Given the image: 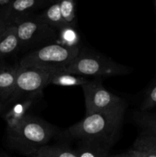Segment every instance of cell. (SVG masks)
Segmentation results:
<instances>
[{
	"label": "cell",
	"mask_w": 156,
	"mask_h": 157,
	"mask_svg": "<svg viewBox=\"0 0 156 157\" xmlns=\"http://www.w3.org/2000/svg\"><path fill=\"white\" fill-rule=\"evenodd\" d=\"M20 52L16 26L10 24L0 37V61Z\"/></svg>",
	"instance_id": "7c38bea8"
},
{
	"label": "cell",
	"mask_w": 156,
	"mask_h": 157,
	"mask_svg": "<svg viewBox=\"0 0 156 157\" xmlns=\"http://www.w3.org/2000/svg\"><path fill=\"white\" fill-rule=\"evenodd\" d=\"M134 121L143 130L156 133V110L139 111L134 113Z\"/></svg>",
	"instance_id": "ac0fdd59"
},
{
	"label": "cell",
	"mask_w": 156,
	"mask_h": 157,
	"mask_svg": "<svg viewBox=\"0 0 156 157\" xmlns=\"http://www.w3.org/2000/svg\"><path fill=\"white\" fill-rule=\"evenodd\" d=\"M39 15L47 25H49L50 27L57 31L60 30L65 25H67L64 22L62 16H61L59 2L50 5L42 13L39 14Z\"/></svg>",
	"instance_id": "9a60e30c"
},
{
	"label": "cell",
	"mask_w": 156,
	"mask_h": 157,
	"mask_svg": "<svg viewBox=\"0 0 156 157\" xmlns=\"http://www.w3.org/2000/svg\"><path fill=\"white\" fill-rule=\"evenodd\" d=\"M18 64L0 63V99L9 103L15 90Z\"/></svg>",
	"instance_id": "30bf717a"
},
{
	"label": "cell",
	"mask_w": 156,
	"mask_h": 157,
	"mask_svg": "<svg viewBox=\"0 0 156 157\" xmlns=\"http://www.w3.org/2000/svg\"><path fill=\"white\" fill-rule=\"evenodd\" d=\"M154 4H155V9H156V2H155V3H154ZM156 31V30H155Z\"/></svg>",
	"instance_id": "484cf974"
},
{
	"label": "cell",
	"mask_w": 156,
	"mask_h": 157,
	"mask_svg": "<svg viewBox=\"0 0 156 157\" xmlns=\"http://www.w3.org/2000/svg\"><path fill=\"white\" fill-rule=\"evenodd\" d=\"M27 157H76L73 150L61 145H44L19 152Z\"/></svg>",
	"instance_id": "8fae6325"
},
{
	"label": "cell",
	"mask_w": 156,
	"mask_h": 157,
	"mask_svg": "<svg viewBox=\"0 0 156 157\" xmlns=\"http://www.w3.org/2000/svg\"><path fill=\"white\" fill-rule=\"evenodd\" d=\"M9 106L10 105H9V103L0 99V116H4V114L9 109Z\"/></svg>",
	"instance_id": "603a6c76"
},
{
	"label": "cell",
	"mask_w": 156,
	"mask_h": 157,
	"mask_svg": "<svg viewBox=\"0 0 156 157\" xmlns=\"http://www.w3.org/2000/svg\"><path fill=\"white\" fill-rule=\"evenodd\" d=\"M111 147L109 144L80 141V144L73 151L76 157H109Z\"/></svg>",
	"instance_id": "4fadbf2b"
},
{
	"label": "cell",
	"mask_w": 156,
	"mask_h": 157,
	"mask_svg": "<svg viewBox=\"0 0 156 157\" xmlns=\"http://www.w3.org/2000/svg\"><path fill=\"white\" fill-rule=\"evenodd\" d=\"M10 24H9V23L7 22V21L5 19L2 14L0 12V37L2 35V34L4 33V32L6 31V29H7V27Z\"/></svg>",
	"instance_id": "7402d4cb"
},
{
	"label": "cell",
	"mask_w": 156,
	"mask_h": 157,
	"mask_svg": "<svg viewBox=\"0 0 156 157\" xmlns=\"http://www.w3.org/2000/svg\"><path fill=\"white\" fill-rule=\"evenodd\" d=\"M14 25L16 26L21 52L28 53L55 43L58 38V31L47 25L40 15L34 14Z\"/></svg>",
	"instance_id": "277c9868"
},
{
	"label": "cell",
	"mask_w": 156,
	"mask_h": 157,
	"mask_svg": "<svg viewBox=\"0 0 156 157\" xmlns=\"http://www.w3.org/2000/svg\"><path fill=\"white\" fill-rule=\"evenodd\" d=\"M89 81L85 77L57 71L50 77V84L61 87H83Z\"/></svg>",
	"instance_id": "5bb4252c"
},
{
	"label": "cell",
	"mask_w": 156,
	"mask_h": 157,
	"mask_svg": "<svg viewBox=\"0 0 156 157\" xmlns=\"http://www.w3.org/2000/svg\"><path fill=\"white\" fill-rule=\"evenodd\" d=\"M55 130L50 124L31 115L13 131L7 133V144L18 152L25 149L47 145L54 136Z\"/></svg>",
	"instance_id": "7a4b0ae2"
},
{
	"label": "cell",
	"mask_w": 156,
	"mask_h": 157,
	"mask_svg": "<svg viewBox=\"0 0 156 157\" xmlns=\"http://www.w3.org/2000/svg\"><path fill=\"white\" fill-rule=\"evenodd\" d=\"M61 16L66 25L76 27V18L75 14V2L73 0H63L59 2Z\"/></svg>",
	"instance_id": "d6986e66"
},
{
	"label": "cell",
	"mask_w": 156,
	"mask_h": 157,
	"mask_svg": "<svg viewBox=\"0 0 156 157\" xmlns=\"http://www.w3.org/2000/svg\"><path fill=\"white\" fill-rule=\"evenodd\" d=\"M82 88L85 101L86 115L112 111L126 104L122 98L104 87L102 78L89 81Z\"/></svg>",
	"instance_id": "52a82bcc"
},
{
	"label": "cell",
	"mask_w": 156,
	"mask_h": 157,
	"mask_svg": "<svg viewBox=\"0 0 156 157\" xmlns=\"http://www.w3.org/2000/svg\"><path fill=\"white\" fill-rule=\"evenodd\" d=\"M80 35L76 28L65 25L58 31V38L56 43L64 47L73 48L80 47Z\"/></svg>",
	"instance_id": "2e32d148"
},
{
	"label": "cell",
	"mask_w": 156,
	"mask_h": 157,
	"mask_svg": "<svg viewBox=\"0 0 156 157\" xmlns=\"http://www.w3.org/2000/svg\"><path fill=\"white\" fill-rule=\"evenodd\" d=\"M127 104L109 112L86 115L68 129L69 135L80 141L101 143L113 146L120 130Z\"/></svg>",
	"instance_id": "6da1fadb"
},
{
	"label": "cell",
	"mask_w": 156,
	"mask_h": 157,
	"mask_svg": "<svg viewBox=\"0 0 156 157\" xmlns=\"http://www.w3.org/2000/svg\"><path fill=\"white\" fill-rule=\"evenodd\" d=\"M109 157H130L129 152H126V153H120V154L117 155H113V156H110Z\"/></svg>",
	"instance_id": "cb8c5ba5"
},
{
	"label": "cell",
	"mask_w": 156,
	"mask_h": 157,
	"mask_svg": "<svg viewBox=\"0 0 156 157\" xmlns=\"http://www.w3.org/2000/svg\"><path fill=\"white\" fill-rule=\"evenodd\" d=\"M128 152H129L130 157H156V155L152 153L135 150V149L132 148L128 150Z\"/></svg>",
	"instance_id": "44dd1931"
},
{
	"label": "cell",
	"mask_w": 156,
	"mask_h": 157,
	"mask_svg": "<svg viewBox=\"0 0 156 157\" xmlns=\"http://www.w3.org/2000/svg\"><path fill=\"white\" fill-rule=\"evenodd\" d=\"M154 110H156V108H155V109H154Z\"/></svg>",
	"instance_id": "4316f807"
},
{
	"label": "cell",
	"mask_w": 156,
	"mask_h": 157,
	"mask_svg": "<svg viewBox=\"0 0 156 157\" xmlns=\"http://www.w3.org/2000/svg\"><path fill=\"white\" fill-rule=\"evenodd\" d=\"M132 149L150 152L156 155V133L148 130H142L136 138Z\"/></svg>",
	"instance_id": "e0dca14e"
},
{
	"label": "cell",
	"mask_w": 156,
	"mask_h": 157,
	"mask_svg": "<svg viewBox=\"0 0 156 157\" xmlns=\"http://www.w3.org/2000/svg\"><path fill=\"white\" fill-rule=\"evenodd\" d=\"M156 108V81L148 88L145 92L140 107L141 111H149Z\"/></svg>",
	"instance_id": "ffe728a7"
},
{
	"label": "cell",
	"mask_w": 156,
	"mask_h": 157,
	"mask_svg": "<svg viewBox=\"0 0 156 157\" xmlns=\"http://www.w3.org/2000/svg\"><path fill=\"white\" fill-rule=\"evenodd\" d=\"M47 3L48 2L45 0H15L11 2L1 13L9 24H15L34 15L35 12Z\"/></svg>",
	"instance_id": "9c48e42d"
},
{
	"label": "cell",
	"mask_w": 156,
	"mask_h": 157,
	"mask_svg": "<svg viewBox=\"0 0 156 157\" xmlns=\"http://www.w3.org/2000/svg\"><path fill=\"white\" fill-rule=\"evenodd\" d=\"M0 157H11L6 153H0Z\"/></svg>",
	"instance_id": "d4e9b609"
},
{
	"label": "cell",
	"mask_w": 156,
	"mask_h": 157,
	"mask_svg": "<svg viewBox=\"0 0 156 157\" xmlns=\"http://www.w3.org/2000/svg\"><path fill=\"white\" fill-rule=\"evenodd\" d=\"M61 71L74 74L79 76L96 78L117 76L128 74V67L99 55L85 53L82 50L74 61L61 68Z\"/></svg>",
	"instance_id": "5b68a950"
},
{
	"label": "cell",
	"mask_w": 156,
	"mask_h": 157,
	"mask_svg": "<svg viewBox=\"0 0 156 157\" xmlns=\"http://www.w3.org/2000/svg\"><path fill=\"white\" fill-rule=\"evenodd\" d=\"M56 69L45 67H24L18 64L15 90L9 105L19 98L31 95H41L43 89L50 84V77Z\"/></svg>",
	"instance_id": "8992f818"
},
{
	"label": "cell",
	"mask_w": 156,
	"mask_h": 157,
	"mask_svg": "<svg viewBox=\"0 0 156 157\" xmlns=\"http://www.w3.org/2000/svg\"><path fill=\"white\" fill-rule=\"evenodd\" d=\"M38 97L40 95H31L19 98L11 103L9 109L3 116L6 122L7 133L15 130L29 116V110Z\"/></svg>",
	"instance_id": "ba28073f"
},
{
	"label": "cell",
	"mask_w": 156,
	"mask_h": 157,
	"mask_svg": "<svg viewBox=\"0 0 156 157\" xmlns=\"http://www.w3.org/2000/svg\"><path fill=\"white\" fill-rule=\"evenodd\" d=\"M80 51V47L70 48L52 43L26 53L18 64L24 67H45L60 71L71 64Z\"/></svg>",
	"instance_id": "3957f363"
}]
</instances>
